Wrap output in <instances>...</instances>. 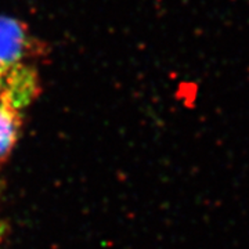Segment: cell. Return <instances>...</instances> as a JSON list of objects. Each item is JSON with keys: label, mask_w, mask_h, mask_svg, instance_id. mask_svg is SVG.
<instances>
[{"label": "cell", "mask_w": 249, "mask_h": 249, "mask_svg": "<svg viewBox=\"0 0 249 249\" xmlns=\"http://www.w3.org/2000/svg\"><path fill=\"white\" fill-rule=\"evenodd\" d=\"M31 36L27 27L16 18L0 16V82L29 65Z\"/></svg>", "instance_id": "7a4b0ae2"}, {"label": "cell", "mask_w": 249, "mask_h": 249, "mask_svg": "<svg viewBox=\"0 0 249 249\" xmlns=\"http://www.w3.org/2000/svg\"><path fill=\"white\" fill-rule=\"evenodd\" d=\"M39 93L37 73L25 65L0 82V166L18 140L24 114Z\"/></svg>", "instance_id": "6da1fadb"}]
</instances>
